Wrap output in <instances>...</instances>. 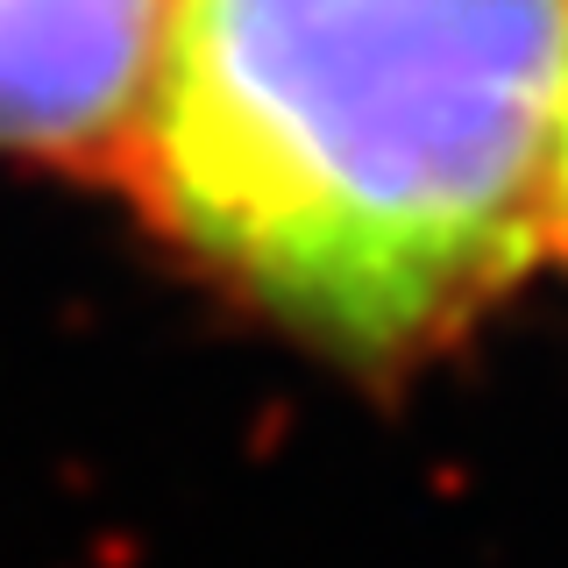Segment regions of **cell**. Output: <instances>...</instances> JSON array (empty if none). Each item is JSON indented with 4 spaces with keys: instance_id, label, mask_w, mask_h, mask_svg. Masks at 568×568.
I'll list each match as a JSON object with an SVG mask.
<instances>
[{
    "instance_id": "6da1fadb",
    "label": "cell",
    "mask_w": 568,
    "mask_h": 568,
    "mask_svg": "<svg viewBox=\"0 0 568 568\" xmlns=\"http://www.w3.org/2000/svg\"><path fill=\"white\" fill-rule=\"evenodd\" d=\"M561 79L568 0H164L114 164L298 342L405 363L532 263Z\"/></svg>"
},
{
    "instance_id": "7a4b0ae2",
    "label": "cell",
    "mask_w": 568,
    "mask_h": 568,
    "mask_svg": "<svg viewBox=\"0 0 568 568\" xmlns=\"http://www.w3.org/2000/svg\"><path fill=\"white\" fill-rule=\"evenodd\" d=\"M164 0H0V156L100 164L150 79Z\"/></svg>"
},
{
    "instance_id": "3957f363",
    "label": "cell",
    "mask_w": 568,
    "mask_h": 568,
    "mask_svg": "<svg viewBox=\"0 0 568 568\" xmlns=\"http://www.w3.org/2000/svg\"><path fill=\"white\" fill-rule=\"evenodd\" d=\"M547 235L568 248V79H561V114H555V164H547Z\"/></svg>"
}]
</instances>
